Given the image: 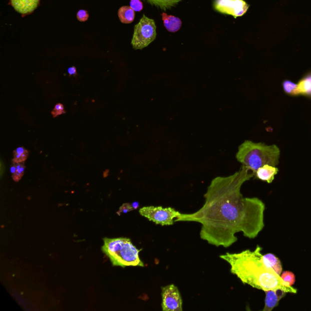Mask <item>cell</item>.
I'll return each mask as SVG.
<instances>
[{
  "label": "cell",
  "instance_id": "obj_26",
  "mask_svg": "<svg viewBox=\"0 0 311 311\" xmlns=\"http://www.w3.org/2000/svg\"><path fill=\"white\" fill-rule=\"evenodd\" d=\"M131 205H132L134 210H136L138 209L139 207V203L138 202L135 201L131 204Z\"/></svg>",
  "mask_w": 311,
  "mask_h": 311
},
{
  "label": "cell",
  "instance_id": "obj_12",
  "mask_svg": "<svg viewBox=\"0 0 311 311\" xmlns=\"http://www.w3.org/2000/svg\"><path fill=\"white\" fill-rule=\"evenodd\" d=\"M304 96L311 98V72L307 73L297 83L296 96Z\"/></svg>",
  "mask_w": 311,
  "mask_h": 311
},
{
  "label": "cell",
  "instance_id": "obj_7",
  "mask_svg": "<svg viewBox=\"0 0 311 311\" xmlns=\"http://www.w3.org/2000/svg\"><path fill=\"white\" fill-rule=\"evenodd\" d=\"M162 309L164 311H182V299L178 287L170 284L162 287Z\"/></svg>",
  "mask_w": 311,
  "mask_h": 311
},
{
  "label": "cell",
  "instance_id": "obj_20",
  "mask_svg": "<svg viewBox=\"0 0 311 311\" xmlns=\"http://www.w3.org/2000/svg\"><path fill=\"white\" fill-rule=\"evenodd\" d=\"M281 278L282 280L286 282L288 285L292 286L295 282V276L292 272L290 271H284L281 274Z\"/></svg>",
  "mask_w": 311,
  "mask_h": 311
},
{
  "label": "cell",
  "instance_id": "obj_6",
  "mask_svg": "<svg viewBox=\"0 0 311 311\" xmlns=\"http://www.w3.org/2000/svg\"><path fill=\"white\" fill-rule=\"evenodd\" d=\"M139 213L148 220L155 222L156 224L162 225L174 224L175 219L181 214L172 207L154 206L142 207L140 209Z\"/></svg>",
  "mask_w": 311,
  "mask_h": 311
},
{
  "label": "cell",
  "instance_id": "obj_17",
  "mask_svg": "<svg viewBox=\"0 0 311 311\" xmlns=\"http://www.w3.org/2000/svg\"><path fill=\"white\" fill-rule=\"evenodd\" d=\"M145 1L153 6L161 8L164 11H167V10L175 7L182 0H145Z\"/></svg>",
  "mask_w": 311,
  "mask_h": 311
},
{
  "label": "cell",
  "instance_id": "obj_10",
  "mask_svg": "<svg viewBox=\"0 0 311 311\" xmlns=\"http://www.w3.org/2000/svg\"><path fill=\"white\" fill-rule=\"evenodd\" d=\"M265 306L263 311H271L278 306L279 301L286 294V292L282 290H269L265 291Z\"/></svg>",
  "mask_w": 311,
  "mask_h": 311
},
{
  "label": "cell",
  "instance_id": "obj_2",
  "mask_svg": "<svg viewBox=\"0 0 311 311\" xmlns=\"http://www.w3.org/2000/svg\"><path fill=\"white\" fill-rule=\"evenodd\" d=\"M261 250L262 248L258 245L255 250H245L235 253L227 252L221 255L220 258L230 264V272L243 284L264 292L282 290L286 293H297V289L288 285L272 267L265 264Z\"/></svg>",
  "mask_w": 311,
  "mask_h": 311
},
{
  "label": "cell",
  "instance_id": "obj_3",
  "mask_svg": "<svg viewBox=\"0 0 311 311\" xmlns=\"http://www.w3.org/2000/svg\"><path fill=\"white\" fill-rule=\"evenodd\" d=\"M280 158V150L276 145H267L246 141L238 148L236 158L255 175L264 165L276 166Z\"/></svg>",
  "mask_w": 311,
  "mask_h": 311
},
{
  "label": "cell",
  "instance_id": "obj_25",
  "mask_svg": "<svg viewBox=\"0 0 311 311\" xmlns=\"http://www.w3.org/2000/svg\"><path fill=\"white\" fill-rule=\"evenodd\" d=\"M68 73L69 74L70 76H76L78 73H77V69L75 67H71L68 69Z\"/></svg>",
  "mask_w": 311,
  "mask_h": 311
},
{
  "label": "cell",
  "instance_id": "obj_1",
  "mask_svg": "<svg viewBox=\"0 0 311 311\" xmlns=\"http://www.w3.org/2000/svg\"><path fill=\"white\" fill-rule=\"evenodd\" d=\"M242 165L238 172L227 177L214 178L204 195L200 209L182 214L175 221L201 224L202 240L216 247H229L237 241L238 232L254 239L264 227L265 204L257 198H244L242 185L255 176Z\"/></svg>",
  "mask_w": 311,
  "mask_h": 311
},
{
  "label": "cell",
  "instance_id": "obj_22",
  "mask_svg": "<svg viewBox=\"0 0 311 311\" xmlns=\"http://www.w3.org/2000/svg\"><path fill=\"white\" fill-rule=\"evenodd\" d=\"M130 7L136 12H140L143 10V4L141 0H131Z\"/></svg>",
  "mask_w": 311,
  "mask_h": 311
},
{
  "label": "cell",
  "instance_id": "obj_15",
  "mask_svg": "<svg viewBox=\"0 0 311 311\" xmlns=\"http://www.w3.org/2000/svg\"><path fill=\"white\" fill-rule=\"evenodd\" d=\"M118 16L120 21L125 24H129L135 20V11L130 7H123L119 9Z\"/></svg>",
  "mask_w": 311,
  "mask_h": 311
},
{
  "label": "cell",
  "instance_id": "obj_4",
  "mask_svg": "<svg viewBox=\"0 0 311 311\" xmlns=\"http://www.w3.org/2000/svg\"><path fill=\"white\" fill-rule=\"evenodd\" d=\"M104 241L102 250L110 259L114 266H145L139 257L141 250L137 249L129 238H104Z\"/></svg>",
  "mask_w": 311,
  "mask_h": 311
},
{
  "label": "cell",
  "instance_id": "obj_11",
  "mask_svg": "<svg viewBox=\"0 0 311 311\" xmlns=\"http://www.w3.org/2000/svg\"><path fill=\"white\" fill-rule=\"evenodd\" d=\"M278 172V168L273 166V165L266 164L259 168L256 171L255 177L259 180L270 184L274 180L275 176L277 175Z\"/></svg>",
  "mask_w": 311,
  "mask_h": 311
},
{
  "label": "cell",
  "instance_id": "obj_18",
  "mask_svg": "<svg viewBox=\"0 0 311 311\" xmlns=\"http://www.w3.org/2000/svg\"><path fill=\"white\" fill-rule=\"evenodd\" d=\"M13 155V161L17 162H24L29 156V152L25 147H20L14 150Z\"/></svg>",
  "mask_w": 311,
  "mask_h": 311
},
{
  "label": "cell",
  "instance_id": "obj_19",
  "mask_svg": "<svg viewBox=\"0 0 311 311\" xmlns=\"http://www.w3.org/2000/svg\"><path fill=\"white\" fill-rule=\"evenodd\" d=\"M282 87L284 92L287 95L296 96V90H297V84L293 82L290 80H285L282 83Z\"/></svg>",
  "mask_w": 311,
  "mask_h": 311
},
{
  "label": "cell",
  "instance_id": "obj_16",
  "mask_svg": "<svg viewBox=\"0 0 311 311\" xmlns=\"http://www.w3.org/2000/svg\"><path fill=\"white\" fill-rule=\"evenodd\" d=\"M25 170V162H17L12 161L11 167V172L12 173L13 180L19 182L24 175Z\"/></svg>",
  "mask_w": 311,
  "mask_h": 311
},
{
  "label": "cell",
  "instance_id": "obj_21",
  "mask_svg": "<svg viewBox=\"0 0 311 311\" xmlns=\"http://www.w3.org/2000/svg\"><path fill=\"white\" fill-rule=\"evenodd\" d=\"M66 111L65 110L64 105L61 104V103L57 104L53 111H51V115H52L54 118L60 115H64Z\"/></svg>",
  "mask_w": 311,
  "mask_h": 311
},
{
  "label": "cell",
  "instance_id": "obj_5",
  "mask_svg": "<svg viewBox=\"0 0 311 311\" xmlns=\"http://www.w3.org/2000/svg\"><path fill=\"white\" fill-rule=\"evenodd\" d=\"M156 37V26L154 20L145 15L135 27L131 44L133 49L142 50L155 41Z\"/></svg>",
  "mask_w": 311,
  "mask_h": 311
},
{
  "label": "cell",
  "instance_id": "obj_24",
  "mask_svg": "<svg viewBox=\"0 0 311 311\" xmlns=\"http://www.w3.org/2000/svg\"><path fill=\"white\" fill-rule=\"evenodd\" d=\"M88 17H89V15H88L87 11L85 10H80L77 14V18L80 22H86L88 21Z\"/></svg>",
  "mask_w": 311,
  "mask_h": 311
},
{
  "label": "cell",
  "instance_id": "obj_23",
  "mask_svg": "<svg viewBox=\"0 0 311 311\" xmlns=\"http://www.w3.org/2000/svg\"><path fill=\"white\" fill-rule=\"evenodd\" d=\"M133 208L131 204L129 203H125L122 205L121 207L119 208V210L118 212L116 213L118 214V215H121V214L127 213L128 212H131V211L133 210Z\"/></svg>",
  "mask_w": 311,
  "mask_h": 311
},
{
  "label": "cell",
  "instance_id": "obj_14",
  "mask_svg": "<svg viewBox=\"0 0 311 311\" xmlns=\"http://www.w3.org/2000/svg\"><path fill=\"white\" fill-rule=\"evenodd\" d=\"M263 260L265 264L272 268L275 272L279 275H281L282 267L281 262L278 257L273 254L267 253L266 255H263Z\"/></svg>",
  "mask_w": 311,
  "mask_h": 311
},
{
  "label": "cell",
  "instance_id": "obj_9",
  "mask_svg": "<svg viewBox=\"0 0 311 311\" xmlns=\"http://www.w3.org/2000/svg\"><path fill=\"white\" fill-rule=\"evenodd\" d=\"M40 0H11V4L17 12L27 15L34 12L38 7Z\"/></svg>",
  "mask_w": 311,
  "mask_h": 311
},
{
  "label": "cell",
  "instance_id": "obj_13",
  "mask_svg": "<svg viewBox=\"0 0 311 311\" xmlns=\"http://www.w3.org/2000/svg\"><path fill=\"white\" fill-rule=\"evenodd\" d=\"M162 21L165 28L170 33H176L181 29L182 22L181 19L173 16H168L166 13H162Z\"/></svg>",
  "mask_w": 311,
  "mask_h": 311
},
{
  "label": "cell",
  "instance_id": "obj_8",
  "mask_svg": "<svg viewBox=\"0 0 311 311\" xmlns=\"http://www.w3.org/2000/svg\"><path fill=\"white\" fill-rule=\"evenodd\" d=\"M244 0H215L214 8L218 12L232 16L236 19L247 13L249 8Z\"/></svg>",
  "mask_w": 311,
  "mask_h": 311
}]
</instances>
